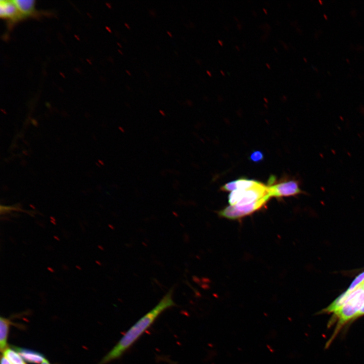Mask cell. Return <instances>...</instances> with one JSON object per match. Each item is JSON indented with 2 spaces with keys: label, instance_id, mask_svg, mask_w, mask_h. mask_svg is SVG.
<instances>
[{
  "label": "cell",
  "instance_id": "obj_8",
  "mask_svg": "<svg viewBox=\"0 0 364 364\" xmlns=\"http://www.w3.org/2000/svg\"><path fill=\"white\" fill-rule=\"evenodd\" d=\"M21 16L31 15L34 11L35 1L33 0H14Z\"/></svg>",
  "mask_w": 364,
  "mask_h": 364
},
{
  "label": "cell",
  "instance_id": "obj_30",
  "mask_svg": "<svg viewBox=\"0 0 364 364\" xmlns=\"http://www.w3.org/2000/svg\"><path fill=\"white\" fill-rule=\"evenodd\" d=\"M234 19H235L236 21H238V19L236 17H234Z\"/></svg>",
  "mask_w": 364,
  "mask_h": 364
},
{
  "label": "cell",
  "instance_id": "obj_16",
  "mask_svg": "<svg viewBox=\"0 0 364 364\" xmlns=\"http://www.w3.org/2000/svg\"><path fill=\"white\" fill-rule=\"evenodd\" d=\"M364 315V304H363L362 306L361 307L358 314V316H361Z\"/></svg>",
  "mask_w": 364,
  "mask_h": 364
},
{
  "label": "cell",
  "instance_id": "obj_2",
  "mask_svg": "<svg viewBox=\"0 0 364 364\" xmlns=\"http://www.w3.org/2000/svg\"><path fill=\"white\" fill-rule=\"evenodd\" d=\"M363 304L364 290L361 287L353 291L349 300L334 312L338 320V325H343L349 321L358 317L359 312Z\"/></svg>",
  "mask_w": 364,
  "mask_h": 364
},
{
  "label": "cell",
  "instance_id": "obj_4",
  "mask_svg": "<svg viewBox=\"0 0 364 364\" xmlns=\"http://www.w3.org/2000/svg\"><path fill=\"white\" fill-rule=\"evenodd\" d=\"M270 197L268 195L250 204L244 206L230 205L220 210L218 212L219 216L235 220L251 214L261 208L267 201Z\"/></svg>",
  "mask_w": 364,
  "mask_h": 364
},
{
  "label": "cell",
  "instance_id": "obj_29",
  "mask_svg": "<svg viewBox=\"0 0 364 364\" xmlns=\"http://www.w3.org/2000/svg\"><path fill=\"white\" fill-rule=\"evenodd\" d=\"M274 50H275V51H276V52H278V51H277V49H276V48H274Z\"/></svg>",
  "mask_w": 364,
  "mask_h": 364
},
{
  "label": "cell",
  "instance_id": "obj_19",
  "mask_svg": "<svg viewBox=\"0 0 364 364\" xmlns=\"http://www.w3.org/2000/svg\"><path fill=\"white\" fill-rule=\"evenodd\" d=\"M218 42L219 43L220 46H223V42L220 40H218Z\"/></svg>",
  "mask_w": 364,
  "mask_h": 364
},
{
  "label": "cell",
  "instance_id": "obj_12",
  "mask_svg": "<svg viewBox=\"0 0 364 364\" xmlns=\"http://www.w3.org/2000/svg\"><path fill=\"white\" fill-rule=\"evenodd\" d=\"M4 355L9 359L12 364H26L22 357L15 350L9 348H6Z\"/></svg>",
  "mask_w": 364,
  "mask_h": 364
},
{
  "label": "cell",
  "instance_id": "obj_23",
  "mask_svg": "<svg viewBox=\"0 0 364 364\" xmlns=\"http://www.w3.org/2000/svg\"><path fill=\"white\" fill-rule=\"evenodd\" d=\"M124 24L128 28H130V26L126 23H125Z\"/></svg>",
  "mask_w": 364,
  "mask_h": 364
},
{
  "label": "cell",
  "instance_id": "obj_31",
  "mask_svg": "<svg viewBox=\"0 0 364 364\" xmlns=\"http://www.w3.org/2000/svg\"><path fill=\"white\" fill-rule=\"evenodd\" d=\"M236 48H237V49L238 50H239V48H238L237 46H236Z\"/></svg>",
  "mask_w": 364,
  "mask_h": 364
},
{
  "label": "cell",
  "instance_id": "obj_13",
  "mask_svg": "<svg viewBox=\"0 0 364 364\" xmlns=\"http://www.w3.org/2000/svg\"><path fill=\"white\" fill-rule=\"evenodd\" d=\"M364 282V272L358 275L351 284L347 291L352 292L354 290L361 287Z\"/></svg>",
  "mask_w": 364,
  "mask_h": 364
},
{
  "label": "cell",
  "instance_id": "obj_15",
  "mask_svg": "<svg viewBox=\"0 0 364 364\" xmlns=\"http://www.w3.org/2000/svg\"><path fill=\"white\" fill-rule=\"evenodd\" d=\"M1 364H12L9 359L4 355L1 358Z\"/></svg>",
  "mask_w": 364,
  "mask_h": 364
},
{
  "label": "cell",
  "instance_id": "obj_10",
  "mask_svg": "<svg viewBox=\"0 0 364 364\" xmlns=\"http://www.w3.org/2000/svg\"><path fill=\"white\" fill-rule=\"evenodd\" d=\"M10 322L4 317L0 318V348L2 352L6 349Z\"/></svg>",
  "mask_w": 364,
  "mask_h": 364
},
{
  "label": "cell",
  "instance_id": "obj_5",
  "mask_svg": "<svg viewBox=\"0 0 364 364\" xmlns=\"http://www.w3.org/2000/svg\"><path fill=\"white\" fill-rule=\"evenodd\" d=\"M268 184L267 186L270 198H281L305 193L300 188L299 182L296 180L291 179L275 184L269 178Z\"/></svg>",
  "mask_w": 364,
  "mask_h": 364
},
{
  "label": "cell",
  "instance_id": "obj_25",
  "mask_svg": "<svg viewBox=\"0 0 364 364\" xmlns=\"http://www.w3.org/2000/svg\"><path fill=\"white\" fill-rule=\"evenodd\" d=\"M252 12H253V15H255V16H256L257 14H256L255 11L253 10Z\"/></svg>",
  "mask_w": 364,
  "mask_h": 364
},
{
  "label": "cell",
  "instance_id": "obj_11",
  "mask_svg": "<svg viewBox=\"0 0 364 364\" xmlns=\"http://www.w3.org/2000/svg\"><path fill=\"white\" fill-rule=\"evenodd\" d=\"M234 181L236 190H244L254 187L258 181L247 178H240L234 180Z\"/></svg>",
  "mask_w": 364,
  "mask_h": 364
},
{
  "label": "cell",
  "instance_id": "obj_6",
  "mask_svg": "<svg viewBox=\"0 0 364 364\" xmlns=\"http://www.w3.org/2000/svg\"><path fill=\"white\" fill-rule=\"evenodd\" d=\"M0 16L11 20H16L21 17L13 1H0Z\"/></svg>",
  "mask_w": 364,
  "mask_h": 364
},
{
  "label": "cell",
  "instance_id": "obj_7",
  "mask_svg": "<svg viewBox=\"0 0 364 364\" xmlns=\"http://www.w3.org/2000/svg\"><path fill=\"white\" fill-rule=\"evenodd\" d=\"M18 353L25 360L34 363H42L45 358L40 353L27 349L17 348Z\"/></svg>",
  "mask_w": 364,
  "mask_h": 364
},
{
  "label": "cell",
  "instance_id": "obj_18",
  "mask_svg": "<svg viewBox=\"0 0 364 364\" xmlns=\"http://www.w3.org/2000/svg\"><path fill=\"white\" fill-rule=\"evenodd\" d=\"M237 26V27L238 28V29H241L242 27V26L240 23L238 24Z\"/></svg>",
  "mask_w": 364,
  "mask_h": 364
},
{
  "label": "cell",
  "instance_id": "obj_9",
  "mask_svg": "<svg viewBox=\"0 0 364 364\" xmlns=\"http://www.w3.org/2000/svg\"><path fill=\"white\" fill-rule=\"evenodd\" d=\"M352 292L346 291L342 295H340L334 302H333L328 307L324 309L325 312H335L342 307L350 299Z\"/></svg>",
  "mask_w": 364,
  "mask_h": 364
},
{
  "label": "cell",
  "instance_id": "obj_27",
  "mask_svg": "<svg viewBox=\"0 0 364 364\" xmlns=\"http://www.w3.org/2000/svg\"><path fill=\"white\" fill-rule=\"evenodd\" d=\"M361 287H362V288L363 289V290H364V282L362 283Z\"/></svg>",
  "mask_w": 364,
  "mask_h": 364
},
{
  "label": "cell",
  "instance_id": "obj_22",
  "mask_svg": "<svg viewBox=\"0 0 364 364\" xmlns=\"http://www.w3.org/2000/svg\"><path fill=\"white\" fill-rule=\"evenodd\" d=\"M266 67H267L268 69H270V65H269L268 64L266 63Z\"/></svg>",
  "mask_w": 364,
  "mask_h": 364
},
{
  "label": "cell",
  "instance_id": "obj_1",
  "mask_svg": "<svg viewBox=\"0 0 364 364\" xmlns=\"http://www.w3.org/2000/svg\"><path fill=\"white\" fill-rule=\"evenodd\" d=\"M171 288L157 305L131 327L114 347L102 358L99 364H106L119 358L152 325L159 315L166 309L175 305Z\"/></svg>",
  "mask_w": 364,
  "mask_h": 364
},
{
  "label": "cell",
  "instance_id": "obj_28",
  "mask_svg": "<svg viewBox=\"0 0 364 364\" xmlns=\"http://www.w3.org/2000/svg\"><path fill=\"white\" fill-rule=\"evenodd\" d=\"M126 72L128 74L130 75V72H129L128 70H126Z\"/></svg>",
  "mask_w": 364,
  "mask_h": 364
},
{
  "label": "cell",
  "instance_id": "obj_24",
  "mask_svg": "<svg viewBox=\"0 0 364 364\" xmlns=\"http://www.w3.org/2000/svg\"><path fill=\"white\" fill-rule=\"evenodd\" d=\"M262 10L264 11L265 14H267V11H266V10H265L264 8H263Z\"/></svg>",
  "mask_w": 364,
  "mask_h": 364
},
{
  "label": "cell",
  "instance_id": "obj_14",
  "mask_svg": "<svg viewBox=\"0 0 364 364\" xmlns=\"http://www.w3.org/2000/svg\"><path fill=\"white\" fill-rule=\"evenodd\" d=\"M250 158L252 161L260 162L263 160V154L260 151H254L251 154Z\"/></svg>",
  "mask_w": 364,
  "mask_h": 364
},
{
  "label": "cell",
  "instance_id": "obj_17",
  "mask_svg": "<svg viewBox=\"0 0 364 364\" xmlns=\"http://www.w3.org/2000/svg\"><path fill=\"white\" fill-rule=\"evenodd\" d=\"M41 364H50V363L47 360L45 359Z\"/></svg>",
  "mask_w": 364,
  "mask_h": 364
},
{
  "label": "cell",
  "instance_id": "obj_20",
  "mask_svg": "<svg viewBox=\"0 0 364 364\" xmlns=\"http://www.w3.org/2000/svg\"><path fill=\"white\" fill-rule=\"evenodd\" d=\"M206 72L210 76H212L211 72L210 71H209L208 70H206Z\"/></svg>",
  "mask_w": 364,
  "mask_h": 364
},
{
  "label": "cell",
  "instance_id": "obj_21",
  "mask_svg": "<svg viewBox=\"0 0 364 364\" xmlns=\"http://www.w3.org/2000/svg\"><path fill=\"white\" fill-rule=\"evenodd\" d=\"M220 72L222 75H223V76L225 75V73L222 70H221Z\"/></svg>",
  "mask_w": 364,
  "mask_h": 364
},
{
  "label": "cell",
  "instance_id": "obj_3",
  "mask_svg": "<svg viewBox=\"0 0 364 364\" xmlns=\"http://www.w3.org/2000/svg\"><path fill=\"white\" fill-rule=\"evenodd\" d=\"M268 195V186L258 181L254 187L248 189L231 192L228 196V201L231 206H244Z\"/></svg>",
  "mask_w": 364,
  "mask_h": 364
},
{
  "label": "cell",
  "instance_id": "obj_26",
  "mask_svg": "<svg viewBox=\"0 0 364 364\" xmlns=\"http://www.w3.org/2000/svg\"><path fill=\"white\" fill-rule=\"evenodd\" d=\"M167 33H168L170 36H172L171 33L170 32L167 31Z\"/></svg>",
  "mask_w": 364,
  "mask_h": 364
}]
</instances>
